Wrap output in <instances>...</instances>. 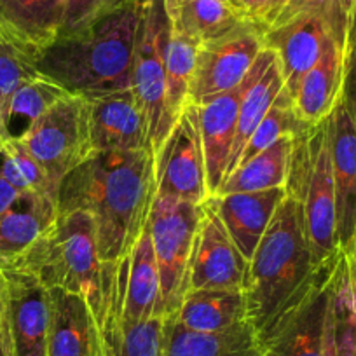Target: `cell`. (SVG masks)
<instances>
[{
	"label": "cell",
	"mask_w": 356,
	"mask_h": 356,
	"mask_svg": "<svg viewBox=\"0 0 356 356\" xmlns=\"http://www.w3.org/2000/svg\"><path fill=\"white\" fill-rule=\"evenodd\" d=\"M289 0H231L232 8L243 22H248L267 32L275 25Z\"/></svg>",
	"instance_id": "obj_37"
},
{
	"label": "cell",
	"mask_w": 356,
	"mask_h": 356,
	"mask_svg": "<svg viewBox=\"0 0 356 356\" xmlns=\"http://www.w3.org/2000/svg\"><path fill=\"white\" fill-rule=\"evenodd\" d=\"M0 145H2V140H0Z\"/></svg>",
	"instance_id": "obj_44"
},
{
	"label": "cell",
	"mask_w": 356,
	"mask_h": 356,
	"mask_svg": "<svg viewBox=\"0 0 356 356\" xmlns=\"http://www.w3.org/2000/svg\"><path fill=\"white\" fill-rule=\"evenodd\" d=\"M16 140L32 154L58 189L61 178L93 154L88 100L65 95Z\"/></svg>",
	"instance_id": "obj_7"
},
{
	"label": "cell",
	"mask_w": 356,
	"mask_h": 356,
	"mask_svg": "<svg viewBox=\"0 0 356 356\" xmlns=\"http://www.w3.org/2000/svg\"><path fill=\"white\" fill-rule=\"evenodd\" d=\"M164 8L173 30L201 44L243 23L231 2L224 0H164Z\"/></svg>",
	"instance_id": "obj_29"
},
{
	"label": "cell",
	"mask_w": 356,
	"mask_h": 356,
	"mask_svg": "<svg viewBox=\"0 0 356 356\" xmlns=\"http://www.w3.org/2000/svg\"><path fill=\"white\" fill-rule=\"evenodd\" d=\"M344 252H337L314 269L309 282L300 289L260 337L269 356H323L328 311Z\"/></svg>",
	"instance_id": "obj_6"
},
{
	"label": "cell",
	"mask_w": 356,
	"mask_h": 356,
	"mask_svg": "<svg viewBox=\"0 0 356 356\" xmlns=\"http://www.w3.org/2000/svg\"><path fill=\"white\" fill-rule=\"evenodd\" d=\"M68 0H0V37L37 54L60 37Z\"/></svg>",
	"instance_id": "obj_20"
},
{
	"label": "cell",
	"mask_w": 356,
	"mask_h": 356,
	"mask_svg": "<svg viewBox=\"0 0 356 356\" xmlns=\"http://www.w3.org/2000/svg\"><path fill=\"white\" fill-rule=\"evenodd\" d=\"M124 304V264H118L112 278L108 307L100 325L105 356H164L166 316L128 323L122 320Z\"/></svg>",
	"instance_id": "obj_17"
},
{
	"label": "cell",
	"mask_w": 356,
	"mask_h": 356,
	"mask_svg": "<svg viewBox=\"0 0 356 356\" xmlns=\"http://www.w3.org/2000/svg\"><path fill=\"white\" fill-rule=\"evenodd\" d=\"M264 47V32L248 22L201 44L189 104L201 107L241 84Z\"/></svg>",
	"instance_id": "obj_10"
},
{
	"label": "cell",
	"mask_w": 356,
	"mask_h": 356,
	"mask_svg": "<svg viewBox=\"0 0 356 356\" xmlns=\"http://www.w3.org/2000/svg\"><path fill=\"white\" fill-rule=\"evenodd\" d=\"M351 18H339L323 11H309L283 25L264 32V46L278 56L285 93L290 100L297 95L304 75L316 65L332 35L346 44Z\"/></svg>",
	"instance_id": "obj_12"
},
{
	"label": "cell",
	"mask_w": 356,
	"mask_h": 356,
	"mask_svg": "<svg viewBox=\"0 0 356 356\" xmlns=\"http://www.w3.org/2000/svg\"><path fill=\"white\" fill-rule=\"evenodd\" d=\"M246 271L248 260L229 236L213 200L208 197L201 204L187 290H243Z\"/></svg>",
	"instance_id": "obj_13"
},
{
	"label": "cell",
	"mask_w": 356,
	"mask_h": 356,
	"mask_svg": "<svg viewBox=\"0 0 356 356\" xmlns=\"http://www.w3.org/2000/svg\"><path fill=\"white\" fill-rule=\"evenodd\" d=\"M260 356H269V355H267V353H266V351H264V353H262V355H260Z\"/></svg>",
	"instance_id": "obj_43"
},
{
	"label": "cell",
	"mask_w": 356,
	"mask_h": 356,
	"mask_svg": "<svg viewBox=\"0 0 356 356\" xmlns=\"http://www.w3.org/2000/svg\"><path fill=\"white\" fill-rule=\"evenodd\" d=\"M115 267L118 264L102 260L93 217L88 211H72L58 215L56 222L13 269L29 273L47 290L60 289L82 296L102 325Z\"/></svg>",
	"instance_id": "obj_4"
},
{
	"label": "cell",
	"mask_w": 356,
	"mask_h": 356,
	"mask_svg": "<svg viewBox=\"0 0 356 356\" xmlns=\"http://www.w3.org/2000/svg\"><path fill=\"white\" fill-rule=\"evenodd\" d=\"M348 257V267H349V278H351L353 289L356 290V232H355V239H353L351 250L346 253Z\"/></svg>",
	"instance_id": "obj_42"
},
{
	"label": "cell",
	"mask_w": 356,
	"mask_h": 356,
	"mask_svg": "<svg viewBox=\"0 0 356 356\" xmlns=\"http://www.w3.org/2000/svg\"><path fill=\"white\" fill-rule=\"evenodd\" d=\"M133 0H68L60 37L74 35Z\"/></svg>",
	"instance_id": "obj_36"
},
{
	"label": "cell",
	"mask_w": 356,
	"mask_h": 356,
	"mask_svg": "<svg viewBox=\"0 0 356 356\" xmlns=\"http://www.w3.org/2000/svg\"><path fill=\"white\" fill-rule=\"evenodd\" d=\"M168 29L170 18L164 8V0H143L133 58V91L149 119L154 156L159 152L177 122L171 115L166 98L163 46Z\"/></svg>",
	"instance_id": "obj_9"
},
{
	"label": "cell",
	"mask_w": 356,
	"mask_h": 356,
	"mask_svg": "<svg viewBox=\"0 0 356 356\" xmlns=\"http://www.w3.org/2000/svg\"><path fill=\"white\" fill-rule=\"evenodd\" d=\"M328 140L337 207L339 248L348 253L356 232V126L341 98L328 115Z\"/></svg>",
	"instance_id": "obj_15"
},
{
	"label": "cell",
	"mask_w": 356,
	"mask_h": 356,
	"mask_svg": "<svg viewBox=\"0 0 356 356\" xmlns=\"http://www.w3.org/2000/svg\"><path fill=\"white\" fill-rule=\"evenodd\" d=\"M56 218L58 204L53 196L23 193L0 215V271L13 269Z\"/></svg>",
	"instance_id": "obj_22"
},
{
	"label": "cell",
	"mask_w": 356,
	"mask_h": 356,
	"mask_svg": "<svg viewBox=\"0 0 356 356\" xmlns=\"http://www.w3.org/2000/svg\"><path fill=\"white\" fill-rule=\"evenodd\" d=\"M344 46L334 35L328 39L323 54L300 81L292 105L297 118L306 126L327 119L337 105L344 77Z\"/></svg>",
	"instance_id": "obj_24"
},
{
	"label": "cell",
	"mask_w": 356,
	"mask_h": 356,
	"mask_svg": "<svg viewBox=\"0 0 356 356\" xmlns=\"http://www.w3.org/2000/svg\"><path fill=\"white\" fill-rule=\"evenodd\" d=\"M4 273L9 283L8 318L16 356H47L49 290L29 273L15 269Z\"/></svg>",
	"instance_id": "obj_16"
},
{
	"label": "cell",
	"mask_w": 356,
	"mask_h": 356,
	"mask_svg": "<svg viewBox=\"0 0 356 356\" xmlns=\"http://www.w3.org/2000/svg\"><path fill=\"white\" fill-rule=\"evenodd\" d=\"M0 356H16V349H15V342H13L8 314H6L4 323H2V327H0Z\"/></svg>",
	"instance_id": "obj_40"
},
{
	"label": "cell",
	"mask_w": 356,
	"mask_h": 356,
	"mask_svg": "<svg viewBox=\"0 0 356 356\" xmlns=\"http://www.w3.org/2000/svg\"><path fill=\"white\" fill-rule=\"evenodd\" d=\"M285 189L302 204L313 260L320 266L341 252L328 118L296 136Z\"/></svg>",
	"instance_id": "obj_5"
},
{
	"label": "cell",
	"mask_w": 356,
	"mask_h": 356,
	"mask_svg": "<svg viewBox=\"0 0 356 356\" xmlns=\"http://www.w3.org/2000/svg\"><path fill=\"white\" fill-rule=\"evenodd\" d=\"M316 267L302 204L286 194L250 259L243 286L248 321L259 337L273 327Z\"/></svg>",
	"instance_id": "obj_3"
},
{
	"label": "cell",
	"mask_w": 356,
	"mask_h": 356,
	"mask_svg": "<svg viewBox=\"0 0 356 356\" xmlns=\"http://www.w3.org/2000/svg\"><path fill=\"white\" fill-rule=\"evenodd\" d=\"M156 197L194 204H203L210 197L196 105H187L156 154Z\"/></svg>",
	"instance_id": "obj_11"
},
{
	"label": "cell",
	"mask_w": 356,
	"mask_h": 356,
	"mask_svg": "<svg viewBox=\"0 0 356 356\" xmlns=\"http://www.w3.org/2000/svg\"><path fill=\"white\" fill-rule=\"evenodd\" d=\"M143 0H133L35 56L37 72L84 100L133 89V58Z\"/></svg>",
	"instance_id": "obj_2"
},
{
	"label": "cell",
	"mask_w": 356,
	"mask_h": 356,
	"mask_svg": "<svg viewBox=\"0 0 356 356\" xmlns=\"http://www.w3.org/2000/svg\"><path fill=\"white\" fill-rule=\"evenodd\" d=\"M51 323L47 356H105L100 325L88 300L65 290H49Z\"/></svg>",
	"instance_id": "obj_19"
},
{
	"label": "cell",
	"mask_w": 356,
	"mask_h": 356,
	"mask_svg": "<svg viewBox=\"0 0 356 356\" xmlns=\"http://www.w3.org/2000/svg\"><path fill=\"white\" fill-rule=\"evenodd\" d=\"M341 100L351 114L356 126V4L353 9L348 37L344 46V77H342Z\"/></svg>",
	"instance_id": "obj_38"
},
{
	"label": "cell",
	"mask_w": 356,
	"mask_h": 356,
	"mask_svg": "<svg viewBox=\"0 0 356 356\" xmlns=\"http://www.w3.org/2000/svg\"><path fill=\"white\" fill-rule=\"evenodd\" d=\"M201 42L173 30L170 23L163 46L164 70H166V98L171 115L178 121L189 105V89L196 70Z\"/></svg>",
	"instance_id": "obj_31"
},
{
	"label": "cell",
	"mask_w": 356,
	"mask_h": 356,
	"mask_svg": "<svg viewBox=\"0 0 356 356\" xmlns=\"http://www.w3.org/2000/svg\"><path fill=\"white\" fill-rule=\"evenodd\" d=\"M124 264V304L122 320L128 323L166 316L161 299V280L149 224L129 252Z\"/></svg>",
	"instance_id": "obj_25"
},
{
	"label": "cell",
	"mask_w": 356,
	"mask_h": 356,
	"mask_svg": "<svg viewBox=\"0 0 356 356\" xmlns=\"http://www.w3.org/2000/svg\"><path fill=\"white\" fill-rule=\"evenodd\" d=\"M60 86L53 84L42 75L26 82L9 98L0 111V140L2 143L11 138H22L30 126L60 98L65 97Z\"/></svg>",
	"instance_id": "obj_30"
},
{
	"label": "cell",
	"mask_w": 356,
	"mask_h": 356,
	"mask_svg": "<svg viewBox=\"0 0 356 356\" xmlns=\"http://www.w3.org/2000/svg\"><path fill=\"white\" fill-rule=\"evenodd\" d=\"M307 128H309V126L304 124V122L296 115L292 100H290V97L285 93V89H283L282 95L278 97V100H276L275 105L269 108L266 118L262 119V122L257 126L253 135L250 136L238 166L241 163H246L248 159H252L253 156L260 154L262 150H266L267 147H271L273 143L278 142L283 136H297L299 133H302L304 129Z\"/></svg>",
	"instance_id": "obj_34"
},
{
	"label": "cell",
	"mask_w": 356,
	"mask_h": 356,
	"mask_svg": "<svg viewBox=\"0 0 356 356\" xmlns=\"http://www.w3.org/2000/svg\"><path fill=\"white\" fill-rule=\"evenodd\" d=\"M93 152L152 150L149 119L133 89L88 100Z\"/></svg>",
	"instance_id": "obj_14"
},
{
	"label": "cell",
	"mask_w": 356,
	"mask_h": 356,
	"mask_svg": "<svg viewBox=\"0 0 356 356\" xmlns=\"http://www.w3.org/2000/svg\"><path fill=\"white\" fill-rule=\"evenodd\" d=\"M285 197V187L262 191V193L211 196L229 236L248 262Z\"/></svg>",
	"instance_id": "obj_21"
},
{
	"label": "cell",
	"mask_w": 356,
	"mask_h": 356,
	"mask_svg": "<svg viewBox=\"0 0 356 356\" xmlns=\"http://www.w3.org/2000/svg\"><path fill=\"white\" fill-rule=\"evenodd\" d=\"M323 356H356V290L349 278L346 253L332 293Z\"/></svg>",
	"instance_id": "obj_32"
},
{
	"label": "cell",
	"mask_w": 356,
	"mask_h": 356,
	"mask_svg": "<svg viewBox=\"0 0 356 356\" xmlns=\"http://www.w3.org/2000/svg\"><path fill=\"white\" fill-rule=\"evenodd\" d=\"M252 77L253 67L241 84L217 97L215 100L197 107L204 166H207V186L210 197L217 196L218 189L224 184L229 156H231L232 143H234L239 105H241V98Z\"/></svg>",
	"instance_id": "obj_18"
},
{
	"label": "cell",
	"mask_w": 356,
	"mask_h": 356,
	"mask_svg": "<svg viewBox=\"0 0 356 356\" xmlns=\"http://www.w3.org/2000/svg\"><path fill=\"white\" fill-rule=\"evenodd\" d=\"M293 142L296 136H283L252 159L239 164L231 175L225 177L217 196L236 193H262V191L285 187Z\"/></svg>",
	"instance_id": "obj_28"
},
{
	"label": "cell",
	"mask_w": 356,
	"mask_h": 356,
	"mask_svg": "<svg viewBox=\"0 0 356 356\" xmlns=\"http://www.w3.org/2000/svg\"><path fill=\"white\" fill-rule=\"evenodd\" d=\"M156 200L152 150L93 152L58 186V215L88 211L97 225L104 262L129 255L150 218Z\"/></svg>",
	"instance_id": "obj_1"
},
{
	"label": "cell",
	"mask_w": 356,
	"mask_h": 356,
	"mask_svg": "<svg viewBox=\"0 0 356 356\" xmlns=\"http://www.w3.org/2000/svg\"><path fill=\"white\" fill-rule=\"evenodd\" d=\"M262 341L250 321L222 332H194L166 318L164 356H260Z\"/></svg>",
	"instance_id": "obj_26"
},
{
	"label": "cell",
	"mask_w": 356,
	"mask_h": 356,
	"mask_svg": "<svg viewBox=\"0 0 356 356\" xmlns=\"http://www.w3.org/2000/svg\"><path fill=\"white\" fill-rule=\"evenodd\" d=\"M283 88H285V82H283L282 65H280L278 56L273 49L264 47L262 53L257 58L255 65H253V77L246 88L245 95H243L241 105H239L234 143H232L231 156H229L225 177L231 175L234 168L238 166L250 136L253 135L257 126L266 118L269 108L278 100Z\"/></svg>",
	"instance_id": "obj_23"
},
{
	"label": "cell",
	"mask_w": 356,
	"mask_h": 356,
	"mask_svg": "<svg viewBox=\"0 0 356 356\" xmlns=\"http://www.w3.org/2000/svg\"><path fill=\"white\" fill-rule=\"evenodd\" d=\"M37 77L35 60L0 37V111L23 84Z\"/></svg>",
	"instance_id": "obj_35"
},
{
	"label": "cell",
	"mask_w": 356,
	"mask_h": 356,
	"mask_svg": "<svg viewBox=\"0 0 356 356\" xmlns=\"http://www.w3.org/2000/svg\"><path fill=\"white\" fill-rule=\"evenodd\" d=\"M0 175L19 193L47 194L56 200L58 189L19 140H6L0 145Z\"/></svg>",
	"instance_id": "obj_33"
},
{
	"label": "cell",
	"mask_w": 356,
	"mask_h": 356,
	"mask_svg": "<svg viewBox=\"0 0 356 356\" xmlns=\"http://www.w3.org/2000/svg\"><path fill=\"white\" fill-rule=\"evenodd\" d=\"M9 307V283L4 271H0V327L4 323Z\"/></svg>",
	"instance_id": "obj_41"
},
{
	"label": "cell",
	"mask_w": 356,
	"mask_h": 356,
	"mask_svg": "<svg viewBox=\"0 0 356 356\" xmlns=\"http://www.w3.org/2000/svg\"><path fill=\"white\" fill-rule=\"evenodd\" d=\"M201 204L173 197H156L149 231L156 252L164 314L173 316L187 292L189 264L200 225Z\"/></svg>",
	"instance_id": "obj_8"
},
{
	"label": "cell",
	"mask_w": 356,
	"mask_h": 356,
	"mask_svg": "<svg viewBox=\"0 0 356 356\" xmlns=\"http://www.w3.org/2000/svg\"><path fill=\"white\" fill-rule=\"evenodd\" d=\"M23 193H19L18 189L11 186V184L6 180L2 175H0V215H4L16 201L19 200Z\"/></svg>",
	"instance_id": "obj_39"
},
{
	"label": "cell",
	"mask_w": 356,
	"mask_h": 356,
	"mask_svg": "<svg viewBox=\"0 0 356 356\" xmlns=\"http://www.w3.org/2000/svg\"><path fill=\"white\" fill-rule=\"evenodd\" d=\"M182 327L194 332H222L248 321L243 290H187L173 314Z\"/></svg>",
	"instance_id": "obj_27"
}]
</instances>
